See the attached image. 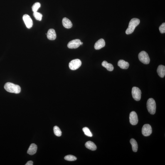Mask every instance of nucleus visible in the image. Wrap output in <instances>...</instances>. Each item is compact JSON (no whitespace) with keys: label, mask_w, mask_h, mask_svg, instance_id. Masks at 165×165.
Wrapping results in <instances>:
<instances>
[{"label":"nucleus","mask_w":165,"mask_h":165,"mask_svg":"<svg viewBox=\"0 0 165 165\" xmlns=\"http://www.w3.org/2000/svg\"><path fill=\"white\" fill-rule=\"evenodd\" d=\"M160 32L161 33H165V23H163L159 27Z\"/></svg>","instance_id":"25"},{"label":"nucleus","mask_w":165,"mask_h":165,"mask_svg":"<svg viewBox=\"0 0 165 165\" xmlns=\"http://www.w3.org/2000/svg\"><path fill=\"white\" fill-rule=\"evenodd\" d=\"M81 42L79 39L74 40L68 43L67 46L70 49L77 48L81 45Z\"/></svg>","instance_id":"8"},{"label":"nucleus","mask_w":165,"mask_h":165,"mask_svg":"<svg viewBox=\"0 0 165 165\" xmlns=\"http://www.w3.org/2000/svg\"><path fill=\"white\" fill-rule=\"evenodd\" d=\"M147 108L150 114H155L156 111V103L155 101L153 98L148 99L147 102Z\"/></svg>","instance_id":"3"},{"label":"nucleus","mask_w":165,"mask_h":165,"mask_svg":"<svg viewBox=\"0 0 165 165\" xmlns=\"http://www.w3.org/2000/svg\"><path fill=\"white\" fill-rule=\"evenodd\" d=\"M23 19L27 28H30L32 27L33 25L32 20L28 15L25 14L24 15Z\"/></svg>","instance_id":"10"},{"label":"nucleus","mask_w":165,"mask_h":165,"mask_svg":"<svg viewBox=\"0 0 165 165\" xmlns=\"http://www.w3.org/2000/svg\"><path fill=\"white\" fill-rule=\"evenodd\" d=\"M47 38L50 40H54L56 39V34L55 30L53 29H50L48 30L47 34Z\"/></svg>","instance_id":"12"},{"label":"nucleus","mask_w":165,"mask_h":165,"mask_svg":"<svg viewBox=\"0 0 165 165\" xmlns=\"http://www.w3.org/2000/svg\"><path fill=\"white\" fill-rule=\"evenodd\" d=\"M157 73L159 76L163 78L165 75V66L162 65H160L158 66L157 70Z\"/></svg>","instance_id":"14"},{"label":"nucleus","mask_w":165,"mask_h":165,"mask_svg":"<svg viewBox=\"0 0 165 165\" xmlns=\"http://www.w3.org/2000/svg\"><path fill=\"white\" fill-rule=\"evenodd\" d=\"M54 133L55 135L60 137L62 135V132L61 130L57 126H55L54 128Z\"/></svg>","instance_id":"20"},{"label":"nucleus","mask_w":165,"mask_h":165,"mask_svg":"<svg viewBox=\"0 0 165 165\" xmlns=\"http://www.w3.org/2000/svg\"><path fill=\"white\" fill-rule=\"evenodd\" d=\"M85 146L87 148L92 151L97 149V146L92 141H89L86 143Z\"/></svg>","instance_id":"17"},{"label":"nucleus","mask_w":165,"mask_h":165,"mask_svg":"<svg viewBox=\"0 0 165 165\" xmlns=\"http://www.w3.org/2000/svg\"><path fill=\"white\" fill-rule=\"evenodd\" d=\"M82 131H83L86 136L90 137H92L93 136L92 132L88 128L86 127L82 129Z\"/></svg>","instance_id":"22"},{"label":"nucleus","mask_w":165,"mask_h":165,"mask_svg":"<svg viewBox=\"0 0 165 165\" xmlns=\"http://www.w3.org/2000/svg\"><path fill=\"white\" fill-rule=\"evenodd\" d=\"M105 42L103 39H99L96 42L94 48L96 50H99L105 46Z\"/></svg>","instance_id":"11"},{"label":"nucleus","mask_w":165,"mask_h":165,"mask_svg":"<svg viewBox=\"0 0 165 165\" xmlns=\"http://www.w3.org/2000/svg\"><path fill=\"white\" fill-rule=\"evenodd\" d=\"M130 142L132 146V149L134 152H137L138 149V145L137 142L135 139H132L130 140Z\"/></svg>","instance_id":"19"},{"label":"nucleus","mask_w":165,"mask_h":165,"mask_svg":"<svg viewBox=\"0 0 165 165\" xmlns=\"http://www.w3.org/2000/svg\"><path fill=\"white\" fill-rule=\"evenodd\" d=\"M139 61L142 63L148 64L149 63L150 59L148 54L145 51H143L139 54L138 55Z\"/></svg>","instance_id":"4"},{"label":"nucleus","mask_w":165,"mask_h":165,"mask_svg":"<svg viewBox=\"0 0 165 165\" xmlns=\"http://www.w3.org/2000/svg\"><path fill=\"white\" fill-rule=\"evenodd\" d=\"M132 95L133 98L136 101L140 100L142 92L138 87H134L132 89Z\"/></svg>","instance_id":"6"},{"label":"nucleus","mask_w":165,"mask_h":165,"mask_svg":"<svg viewBox=\"0 0 165 165\" xmlns=\"http://www.w3.org/2000/svg\"><path fill=\"white\" fill-rule=\"evenodd\" d=\"M62 23H63V26L67 28H71L73 26L71 21L66 18H63L62 21Z\"/></svg>","instance_id":"15"},{"label":"nucleus","mask_w":165,"mask_h":165,"mask_svg":"<svg viewBox=\"0 0 165 165\" xmlns=\"http://www.w3.org/2000/svg\"><path fill=\"white\" fill-rule=\"evenodd\" d=\"M142 133L145 136H149L152 133V129L149 124H145L143 126L142 129Z\"/></svg>","instance_id":"7"},{"label":"nucleus","mask_w":165,"mask_h":165,"mask_svg":"<svg viewBox=\"0 0 165 165\" xmlns=\"http://www.w3.org/2000/svg\"><path fill=\"white\" fill-rule=\"evenodd\" d=\"M38 149V146L36 144H32L30 145L27 151V153L30 155H33L36 154Z\"/></svg>","instance_id":"13"},{"label":"nucleus","mask_w":165,"mask_h":165,"mask_svg":"<svg viewBox=\"0 0 165 165\" xmlns=\"http://www.w3.org/2000/svg\"><path fill=\"white\" fill-rule=\"evenodd\" d=\"M130 122L132 125H136L138 122V116L135 112L133 111L130 113L129 116Z\"/></svg>","instance_id":"9"},{"label":"nucleus","mask_w":165,"mask_h":165,"mask_svg":"<svg viewBox=\"0 0 165 165\" xmlns=\"http://www.w3.org/2000/svg\"><path fill=\"white\" fill-rule=\"evenodd\" d=\"M102 65L105 67L109 71H112L114 70V67L111 64L108 63V62L104 61L102 63Z\"/></svg>","instance_id":"18"},{"label":"nucleus","mask_w":165,"mask_h":165,"mask_svg":"<svg viewBox=\"0 0 165 165\" xmlns=\"http://www.w3.org/2000/svg\"><path fill=\"white\" fill-rule=\"evenodd\" d=\"M65 160L69 161H73L76 160L77 158L75 156L72 155H68L65 156L64 158Z\"/></svg>","instance_id":"24"},{"label":"nucleus","mask_w":165,"mask_h":165,"mask_svg":"<svg viewBox=\"0 0 165 165\" xmlns=\"http://www.w3.org/2000/svg\"><path fill=\"white\" fill-rule=\"evenodd\" d=\"M140 22L139 19L137 18H132L130 21L128 27L126 31V33L127 34H131L135 29L136 27L138 25Z\"/></svg>","instance_id":"2"},{"label":"nucleus","mask_w":165,"mask_h":165,"mask_svg":"<svg viewBox=\"0 0 165 165\" xmlns=\"http://www.w3.org/2000/svg\"><path fill=\"white\" fill-rule=\"evenodd\" d=\"M4 87L7 91L11 93L18 94L21 91V87L19 85L11 82H7L5 84Z\"/></svg>","instance_id":"1"},{"label":"nucleus","mask_w":165,"mask_h":165,"mask_svg":"<svg viewBox=\"0 0 165 165\" xmlns=\"http://www.w3.org/2000/svg\"><path fill=\"white\" fill-rule=\"evenodd\" d=\"M82 63L81 61L78 59L72 60L69 64V67L70 69L74 70L79 68L81 66Z\"/></svg>","instance_id":"5"},{"label":"nucleus","mask_w":165,"mask_h":165,"mask_svg":"<svg viewBox=\"0 0 165 165\" xmlns=\"http://www.w3.org/2000/svg\"><path fill=\"white\" fill-rule=\"evenodd\" d=\"M33 15L36 20L39 21H41L43 16L42 15L41 13L36 12H33Z\"/></svg>","instance_id":"23"},{"label":"nucleus","mask_w":165,"mask_h":165,"mask_svg":"<svg viewBox=\"0 0 165 165\" xmlns=\"http://www.w3.org/2000/svg\"><path fill=\"white\" fill-rule=\"evenodd\" d=\"M26 165H33V161H28L27 162L26 164H25Z\"/></svg>","instance_id":"26"},{"label":"nucleus","mask_w":165,"mask_h":165,"mask_svg":"<svg viewBox=\"0 0 165 165\" xmlns=\"http://www.w3.org/2000/svg\"><path fill=\"white\" fill-rule=\"evenodd\" d=\"M41 4L39 2H36L33 4L32 7V10L33 12H36L39 9L40 7Z\"/></svg>","instance_id":"21"},{"label":"nucleus","mask_w":165,"mask_h":165,"mask_svg":"<svg viewBox=\"0 0 165 165\" xmlns=\"http://www.w3.org/2000/svg\"><path fill=\"white\" fill-rule=\"evenodd\" d=\"M118 65L123 69H127L129 68V64L128 62L123 60H120L118 63Z\"/></svg>","instance_id":"16"}]
</instances>
